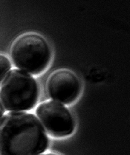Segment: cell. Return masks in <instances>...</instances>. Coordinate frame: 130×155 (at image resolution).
<instances>
[{"label":"cell","mask_w":130,"mask_h":155,"mask_svg":"<svg viewBox=\"0 0 130 155\" xmlns=\"http://www.w3.org/2000/svg\"><path fill=\"white\" fill-rule=\"evenodd\" d=\"M49 138L33 114L11 112L0 120V155H40Z\"/></svg>","instance_id":"cell-1"},{"label":"cell","mask_w":130,"mask_h":155,"mask_svg":"<svg viewBox=\"0 0 130 155\" xmlns=\"http://www.w3.org/2000/svg\"><path fill=\"white\" fill-rule=\"evenodd\" d=\"M40 97L37 81L30 74L13 69L0 86V101L9 112H25L36 107Z\"/></svg>","instance_id":"cell-2"},{"label":"cell","mask_w":130,"mask_h":155,"mask_svg":"<svg viewBox=\"0 0 130 155\" xmlns=\"http://www.w3.org/2000/svg\"><path fill=\"white\" fill-rule=\"evenodd\" d=\"M11 57L19 70L37 75L48 68L51 59V50L43 36L36 33H26L13 42Z\"/></svg>","instance_id":"cell-3"},{"label":"cell","mask_w":130,"mask_h":155,"mask_svg":"<svg viewBox=\"0 0 130 155\" xmlns=\"http://www.w3.org/2000/svg\"><path fill=\"white\" fill-rule=\"evenodd\" d=\"M36 114L47 132L54 137H68L75 129L73 115L60 103L54 101L42 103L37 107Z\"/></svg>","instance_id":"cell-4"},{"label":"cell","mask_w":130,"mask_h":155,"mask_svg":"<svg viewBox=\"0 0 130 155\" xmlns=\"http://www.w3.org/2000/svg\"><path fill=\"white\" fill-rule=\"evenodd\" d=\"M81 84L73 72L68 70H58L52 72L47 81V91L54 101L71 104L79 97Z\"/></svg>","instance_id":"cell-5"},{"label":"cell","mask_w":130,"mask_h":155,"mask_svg":"<svg viewBox=\"0 0 130 155\" xmlns=\"http://www.w3.org/2000/svg\"><path fill=\"white\" fill-rule=\"evenodd\" d=\"M11 62L5 55L0 54V84H2L6 75L11 71Z\"/></svg>","instance_id":"cell-6"},{"label":"cell","mask_w":130,"mask_h":155,"mask_svg":"<svg viewBox=\"0 0 130 155\" xmlns=\"http://www.w3.org/2000/svg\"><path fill=\"white\" fill-rule=\"evenodd\" d=\"M4 113H5V108L3 107V106L2 105L1 102H0V120H1V119L2 118L3 115H4Z\"/></svg>","instance_id":"cell-7"},{"label":"cell","mask_w":130,"mask_h":155,"mask_svg":"<svg viewBox=\"0 0 130 155\" xmlns=\"http://www.w3.org/2000/svg\"><path fill=\"white\" fill-rule=\"evenodd\" d=\"M42 155H57V154H52V153H49V154H42Z\"/></svg>","instance_id":"cell-8"}]
</instances>
